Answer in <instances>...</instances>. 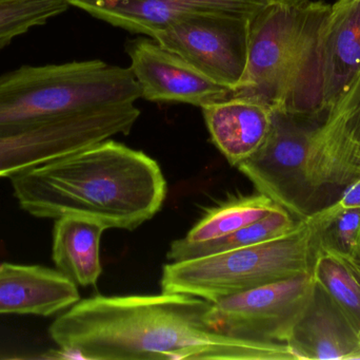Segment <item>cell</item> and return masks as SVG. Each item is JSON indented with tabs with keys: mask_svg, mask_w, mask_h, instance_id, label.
<instances>
[{
	"mask_svg": "<svg viewBox=\"0 0 360 360\" xmlns=\"http://www.w3.org/2000/svg\"><path fill=\"white\" fill-rule=\"evenodd\" d=\"M333 255V254H332ZM336 256L340 258L342 261L347 264L351 272L354 274V276L360 281V258L359 257H348V256Z\"/></svg>",
	"mask_w": 360,
	"mask_h": 360,
	"instance_id": "cell-24",
	"label": "cell"
},
{
	"mask_svg": "<svg viewBox=\"0 0 360 360\" xmlns=\"http://www.w3.org/2000/svg\"><path fill=\"white\" fill-rule=\"evenodd\" d=\"M17 202L30 215L90 218L107 230H134L162 209L167 181L143 151L107 139L10 178Z\"/></svg>",
	"mask_w": 360,
	"mask_h": 360,
	"instance_id": "cell-2",
	"label": "cell"
},
{
	"mask_svg": "<svg viewBox=\"0 0 360 360\" xmlns=\"http://www.w3.org/2000/svg\"><path fill=\"white\" fill-rule=\"evenodd\" d=\"M211 302L186 294L94 296L59 315L49 334L60 353L95 360H294L283 342L229 337L205 321Z\"/></svg>",
	"mask_w": 360,
	"mask_h": 360,
	"instance_id": "cell-1",
	"label": "cell"
},
{
	"mask_svg": "<svg viewBox=\"0 0 360 360\" xmlns=\"http://www.w3.org/2000/svg\"><path fill=\"white\" fill-rule=\"evenodd\" d=\"M314 1L304 6L270 2L250 23L247 69L231 95L251 97L272 108L287 97L312 20Z\"/></svg>",
	"mask_w": 360,
	"mask_h": 360,
	"instance_id": "cell-6",
	"label": "cell"
},
{
	"mask_svg": "<svg viewBox=\"0 0 360 360\" xmlns=\"http://www.w3.org/2000/svg\"><path fill=\"white\" fill-rule=\"evenodd\" d=\"M130 69L151 101H175L202 106L228 99L232 91L207 77L156 40L141 39L131 46Z\"/></svg>",
	"mask_w": 360,
	"mask_h": 360,
	"instance_id": "cell-10",
	"label": "cell"
},
{
	"mask_svg": "<svg viewBox=\"0 0 360 360\" xmlns=\"http://www.w3.org/2000/svg\"><path fill=\"white\" fill-rule=\"evenodd\" d=\"M328 112L338 114L360 145V67L338 103Z\"/></svg>",
	"mask_w": 360,
	"mask_h": 360,
	"instance_id": "cell-23",
	"label": "cell"
},
{
	"mask_svg": "<svg viewBox=\"0 0 360 360\" xmlns=\"http://www.w3.org/2000/svg\"><path fill=\"white\" fill-rule=\"evenodd\" d=\"M313 278L344 311L360 335V281L344 261L319 247Z\"/></svg>",
	"mask_w": 360,
	"mask_h": 360,
	"instance_id": "cell-19",
	"label": "cell"
},
{
	"mask_svg": "<svg viewBox=\"0 0 360 360\" xmlns=\"http://www.w3.org/2000/svg\"><path fill=\"white\" fill-rule=\"evenodd\" d=\"M141 97L130 68L98 59L22 66L0 76V135Z\"/></svg>",
	"mask_w": 360,
	"mask_h": 360,
	"instance_id": "cell-3",
	"label": "cell"
},
{
	"mask_svg": "<svg viewBox=\"0 0 360 360\" xmlns=\"http://www.w3.org/2000/svg\"><path fill=\"white\" fill-rule=\"evenodd\" d=\"M141 116L135 104L63 116L0 135V179L128 135Z\"/></svg>",
	"mask_w": 360,
	"mask_h": 360,
	"instance_id": "cell-7",
	"label": "cell"
},
{
	"mask_svg": "<svg viewBox=\"0 0 360 360\" xmlns=\"http://www.w3.org/2000/svg\"><path fill=\"white\" fill-rule=\"evenodd\" d=\"M285 344L297 359H360L359 332L316 283L308 306Z\"/></svg>",
	"mask_w": 360,
	"mask_h": 360,
	"instance_id": "cell-12",
	"label": "cell"
},
{
	"mask_svg": "<svg viewBox=\"0 0 360 360\" xmlns=\"http://www.w3.org/2000/svg\"><path fill=\"white\" fill-rule=\"evenodd\" d=\"M77 285L59 271L0 264V314L52 316L79 302Z\"/></svg>",
	"mask_w": 360,
	"mask_h": 360,
	"instance_id": "cell-14",
	"label": "cell"
},
{
	"mask_svg": "<svg viewBox=\"0 0 360 360\" xmlns=\"http://www.w3.org/2000/svg\"><path fill=\"white\" fill-rule=\"evenodd\" d=\"M319 232V249L338 256L356 257L360 240V209L340 213Z\"/></svg>",
	"mask_w": 360,
	"mask_h": 360,
	"instance_id": "cell-21",
	"label": "cell"
},
{
	"mask_svg": "<svg viewBox=\"0 0 360 360\" xmlns=\"http://www.w3.org/2000/svg\"><path fill=\"white\" fill-rule=\"evenodd\" d=\"M115 27L152 36L173 23L200 14H233L253 18L271 0H68Z\"/></svg>",
	"mask_w": 360,
	"mask_h": 360,
	"instance_id": "cell-11",
	"label": "cell"
},
{
	"mask_svg": "<svg viewBox=\"0 0 360 360\" xmlns=\"http://www.w3.org/2000/svg\"><path fill=\"white\" fill-rule=\"evenodd\" d=\"M10 1H15V0H0V2H10Z\"/></svg>",
	"mask_w": 360,
	"mask_h": 360,
	"instance_id": "cell-26",
	"label": "cell"
},
{
	"mask_svg": "<svg viewBox=\"0 0 360 360\" xmlns=\"http://www.w3.org/2000/svg\"><path fill=\"white\" fill-rule=\"evenodd\" d=\"M271 1L290 6H304L310 2L316 1V0H271Z\"/></svg>",
	"mask_w": 360,
	"mask_h": 360,
	"instance_id": "cell-25",
	"label": "cell"
},
{
	"mask_svg": "<svg viewBox=\"0 0 360 360\" xmlns=\"http://www.w3.org/2000/svg\"><path fill=\"white\" fill-rule=\"evenodd\" d=\"M360 67V1L335 0L321 32V104L329 111Z\"/></svg>",
	"mask_w": 360,
	"mask_h": 360,
	"instance_id": "cell-13",
	"label": "cell"
},
{
	"mask_svg": "<svg viewBox=\"0 0 360 360\" xmlns=\"http://www.w3.org/2000/svg\"><path fill=\"white\" fill-rule=\"evenodd\" d=\"M356 257L360 258V240H359V253H357Z\"/></svg>",
	"mask_w": 360,
	"mask_h": 360,
	"instance_id": "cell-27",
	"label": "cell"
},
{
	"mask_svg": "<svg viewBox=\"0 0 360 360\" xmlns=\"http://www.w3.org/2000/svg\"><path fill=\"white\" fill-rule=\"evenodd\" d=\"M278 207L274 201L260 192L239 197L207 211L179 240L186 244L217 240L262 219Z\"/></svg>",
	"mask_w": 360,
	"mask_h": 360,
	"instance_id": "cell-18",
	"label": "cell"
},
{
	"mask_svg": "<svg viewBox=\"0 0 360 360\" xmlns=\"http://www.w3.org/2000/svg\"><path fill=\"white\" fill-rule=\"evenodd\" d=\"M314 287L312 275H302L226 296L211 302L205 321L229 337L285 344Z\"/></svg>",
	"mask_w": 360,
	"mask_h": 360,
	"instance_id": "cell-8",
	"label": "cell"
},
{
	"mask_svg": "<svg viewBox=\"0 0 360 360\" xmlns=\"http://www.w3.org/2000/svg\"><path fill=\"white\" fill-rule=\"evenodd\" d=\"M201 109L212 141L232 166L257 151L272 124L273 108L251 97L231 95Z\"/></svg>",
	"mask_w": 360,
	"mask_h": 360,
	"instance_id": "cell-15",
	"label": "cell"
},
{
	"mask_svg": "<svg viewBox=\"0 0 360 360\" xmlns=\"http://www.w3.org/2000/svg\"><path fill=\"white\" fill-rule=\"evenodd\" d=\"M353 209H360V175L342 190L340 196L323 209H317L308 216L317 230H323L340 213Z\"/></svg>",
	"mask_w": 360,
	"mask_h": 360,
	"instance_id": "cell-22",
	"label": "cell"
},
{
	"mask_svg": "<svg viewBox=\"0 0 360 360\" xmlns=\"http://www.w3.org/2000/svg\"><path fill=\"white\" fill-rule=\"evenodd\" d=\"M319 247V232L304 218L292 232L278 238L166 264L160 287L167 293L215 302L283 279L312 275Z\"/></svg>",
	"mask_w": 360,
	"mask_h": 360,
	"instance_id": "cell-4",
	"label": "cell"
},
{
	"mask_svg": "<svg viewBox=\"0 0 360 360\" xmlns=\"http://www.w3.org/2000/svg\"><path fill=\"white\" fill-rule=\"evenodd\" d=\"M105 230L103 224L82 216L55 219L52 258L56 270L80 287L96 285L103 273L99 249Z\"/></svg>",
	"mask_w": 360,
	"mask_h": 360,
	"instance_id": "cell-16",
	"label": "cell"
},
{
	"mask_svg": "<svg viewBox=\"0 0 360 360\" xmlns=\"http://www.w3.org/2000/svg\"><path fill=\"white\" fill-rule=\"evenodd\" d=\"M298 222L300 220L279 206L262 219L217 240L195 244H186L179 239L175 240L171 244L167 257L171 262L182 261L258 244L292 232Z\"/></svg>",
	"mask_w": 360,
	"mask_h": 360,
	"instance_id": "cell-17",
	"label": "cell"
},
{
	"mask_svg": "<svg viewBox=\"0 0 360 360\" xmlns=\"http://www.w3.org/2000/svg\"><path fill=\"white\" fill-rule=\"evenodd\" d=\"M326 116L273 108L268 137L255 154L236 166L258 192L298 220L314 211L307 163L313 135Z\"/></svg>",
	"mask_w": 360,
	"mask_h": 360,
	"instance_id": "cell-5",
	"label": "cell"
},
{
	"mask_svg": "<svg viewBox=\"0 0 360 360\" xmlns=\"http://www.w3.org/2000/svg\"><path fill=\"white\" fill-rule=\"evenodd\" d=\"M359 1H360V0H359Z\"/></svg>",
	"mask_w": 360,
	"mask_h": 360,
	"instance_id": "cell-28",
	"label": "cell"
},
{
	"mask_svg": "<svg viewBox=\"0 0 360 360\" xmlns=\"http://www.w3.org/2000/svg\"><path fill=\"white\" fill-rule=\"evenodd\" d=\"M251 19L233 14L194 15L152 38L234 92L247 69Z\"/></svg>",
	"mask_w": 360,
	"mask_h": 360,
	"instance_id": "cell-9",
	"label": "cell"
},
{
	"mask_svg": "<svg viewBox=\"0 0 360 360\" xmlns=\"http://www.w3.org/2000/svg\"><path fill=\"white\" fill-rule=\"evenodd\" d=\"M68 0H15L0 2V50L15 38L33 27L46 25L49 20L69 8Z\"/></svg>",
	"mask_w": 360,
	"mask_h": 360,
	"instance_id": "cell-20",
	"label": "cell"
}]
</instances>
